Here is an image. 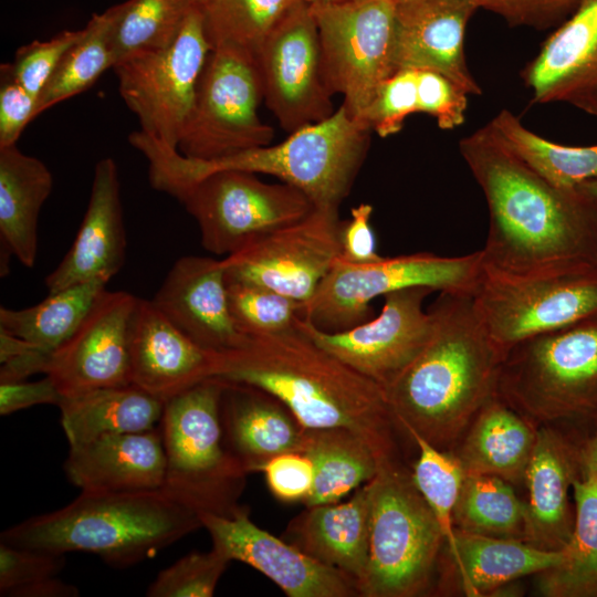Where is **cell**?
<instances>
[{
    "label": "cell",
    "mask_w": 597,
    "mask_h": 597,
    "mask_svg": "<svg viewBox=\"0 0 597 597\" xmlns=\"http://www.w3.org/2000/svg\"><path fill=\"white\" fill-rule=\"evenodd\" d=\"M459 150L490 216L485 265L511 273L597 269V196L552 184L486 124Z\"/></svg>",
    "instance_id": "6da1fadb"
},
{
    "label": "cell",
    "mask_w": 597,
    "mask_h": 597,
    "mask_svg": "<svg viewBox=\"0 0 597 597\" xmlns=\"http://www.w3.org/2000/svg\"><path fill=\"white\" fill-rule=\"evenodd\" d=\"M214 377L269 392L306 429L344 428L359 434L379 463L409 464L405 447L415 441L386 389L318 346L296 324L248 336L242 347L218 353Z\"/></svg>",
    "instance_id": "7a4b0ae2"
},
{
    "label": "cell",
    "mask_w": 597,
    "mask_h": 597,
    "mask_svg": "<svg viewBox=\"0 0 597 597\" xmlns=\"http://www.w3.org/2000/svg\"><path fill=\"white\" fill-rule=\"evenodd\" d=\"M428 310L430 338L386 394L408 433L451 453L496 396L506 352L489 335L471 293L440 292Z\"/></svg>",
    "instance_id": "3957f363"
},
{
    "label": "cell",
    "mask_w": 597,
    "mask_h": 597,
    "mask_svg": "<svg viewBox=\"0 0 597 597\" xmlns=\"http://www.w3.org/2000/svg\"><path fill=\"white\" fill-rule=\"evenodd\" d=\"M202 527L199 514L163 489L88 492L52 512L1 532L0 541L65 555H97L113 567H129Z\"/></svg>",
    "instance_id": "277c9868"
},
{
    "label": "cell",
    "mask_w": 597,
    "mask_h": 597,
    "mask_svg": "<svg viewBox=\"0 0 597 597\" xmlns=\"http://www.w3.org/2000/svg\"><path fill=\"white\" fill-rule=\"evenodd\" d=\"M371 129L342 103L327 118L297 129L282 143L201 160L178 150L154 149L151 186L170 193L185 184L223 169L265 174L304 192L315 208H337L347 197L366 156Z\"/></svg>",
    "instance_id": "5b68a950"
},
{
    "label": "cell",
    "mask_w": 597,
    "mask_h": 597,
    "mask_svg": "<svg viewBox=\"0 0 597 597\" xmlns=\"http://www.w3.org/2000/svg\"><path fill=\"white\" fill-rule=\"evenodd\" d=\"M496 396L537 428H588L597 418V317L510 347Z\"/></svg>",
    "instance_id": "8992f818"
},
{
    "label": "cell",
    "mask_w": 597,
    "mask_h": 597,
    "mask_svg": "<svg viewBox=\"0 0 597 597\" xmlns=\"http://www.w3.org/2000/svg\"><path fill=\"white\" fill-rule=\"evenodd\" d=\"M226 381L210 377L165 401L163 490L199 513L232 516L249 474L228 449L220 402Z\"/></svg>",
    "instance_id": "52a82bcc"
},
{
    "label": "cell",
    "mask_w": 597,
    "mask_h": 597,
    "mask_svg": "<svg viewBox=\"0 0 597 597\" xmlns=\"http://www.w3.org/2000/svg\"><path fill=\"white\" fill-rule=\"evenodd\" d=\"M370 538L362 597H417L429 593L446 541L418 490L411 467L381 461L367 482Z\"/></svg>",
    "instance_id": "ba28073f"
},
{
    "label": "cell",
    "mask_w": 597,
    "mask_h": 597,
    "mask_svg": "<svg viewBox=\"0 0 597 597\" xmlns=\"http://www.w3.org/2000/svg\"><path fill=\"white\" fill-rule=\"evenodd\" d=\"M482 266L481 251L459 256L418 252L353 263L338 256L300 317L336 333L373 317L371 301L390 292L426 286L472 293Z\"/></svg>",
    "instance_id": "9c48e42d"
},
{
    "label": "cell",
    "mask_w": 597,
    "mask_h": 597,
    "mask_svg": "<svg viewBox=\"0 0 597 597\" xmlns=\"http://www.w3.org/2000/svg\"><path fill=\"white\" fill-rule=\"evenodd\" d=\"M474 307L503 349L597 317V269L511 273L485 265L472 291Z\"/></svg>",
    "instance_id": "30bf717a"
},
{
    "label": "cell",
    "mask_w": 597,
    "mask_h": 597,
    "mask_svg": "<svg viewBox=\"0 0 597 597\" xmlns=\"http://www.w3.org/2000/svg\"><path fill=\"white\" fill-rule=\"evenodd\" d=\"M211 49L201 7L196 3L169 44L134 52L112 67L119 95L137 116L139 130L166 149L178 150Z\"/></svg>",
    "instance_id": "8fae6325"
},
{
    "label": "cell",
    "mask_w": 597,
    "mask_h": 597,
    "mask_svg": "<svg viewBox=\"0 0 597 597\" xmlns=\"http://www.w3.org/2000/svg\"><path fill=\"white\" fill-rule=\"evenodd\" d=\"M196 220L203 249L229 255L248 243L295 223L315 206L296 187L268 184L256 174L223 169L170 193Z\"/></svg>",
    "instance_id": "7c38bea8"
},
{
    "label": "cell",
    "mask_w": 597,
    "mask_h": 597,
    "mask_svg": "<svg viewBox=\"0 0 597 597\" xmlns=\"http://www.w3.org/2000/svg\"><path fill=\"white\" fill-rule=\"evenodd\" d=\"M262 100L255 57L234 46L212 48L178 149L186 157L211 160L270 145L274 130L258 115Z\"/></svg>",
    "instance_id": "4fadbf2b"
},
{
    "label": "cell",
    "mask_w": 597,
    "mask_h": 597,
    "mask_svg": "<svg viewBox=\"0 0 597 597\" xmlns=\"http://www.w3.org/2000/svg\"><path fill=\"white\" fill-rule=\"evenodd\" d=\"M308 3L318 30L325 84L332 95H343L348 112L363 122L380 86L396 72V1Z\"/></svg>",
    "instance_id": "5bb4252c"
},
{
    "label": "cell",
    "mask_w": 597,
    "mask_h": 597,
    "mask_svg": "<svg viewBox=\"0 0 597 597\" xmlns=\"http://www.w3.org/2000/svg\"><path fill=\"white\" fill-rule=\"evenodd\" d=\"M339 232L337 208H314L227 255L226 281L264 287L304 305L341 255Z\"/></svg>",
    "instance_id": "9a60e30c"
},
{
    "label": "cell",
    "mask_w": 597,
    "mask_h": 597,
    "mask_svg": "<svg viewBox=\"0 0 597 597\" xmlns=\"http://www.w3.org/2000/svg\"><path fill=\"white\" fill-rule=\"evenodd\" d=\"M263 101L289 134L329 117L318 30L307 0L270 32L255 55Z\"/></svg>",
    "instance_id": "2e32d148"
},
{
    "label": "cell",
    "mask_w": 597,
    "mask_h": 597,
    "mask_svg": "<svg viewBox=\"0 0 597 597\" xmlns=\"http://www.w3.org/2000/svg\"><path fill=\"white\" fill-rule=\"evenodd\" d=\"M430 287L413 286L384 295L378 316L353 328L328 333L297 317L296 326L318 346L385 389L418 357L432 332L423 302Z\"/></svg>",
    "instance_id": "e0dca14e"
},
{
    "label": "cell",
    "mask_w": 597,
    "mask_h": 597,
    "mask_svg": "<svg viewBox=\"0 0 597 597\" xmlns=\"http://www.w3.org/2000/svg\"><path fill=\"white\" fill-rule=\"evenodd\" d=\"M136 302L128 292L105 289L75 332L51 354L44 375L63 397L132 384L128 332Z\"/></svg>",
    "instance_id": "ac0fdd59"
},
{
    "label": "cell",
    "mask_w": 597,
    "mask_h": 597,
    "mask_svg": "<svg viewBox=\"0 0 597 597\" xmlns=\"http://www.w3.org/2000/svg\"><path fill=\"white\" fill-rule=\"evenodd\" d=\"M199 517L212 547L255 568L289 597H362L353 578L260 528L245 507L232 516L199 513Z\"/></svg>",
    "instance_id": "d6986e66"
},
{
    "label": "cell",
    "mask_w": 597,
    "mask_h": 597,
    "mask_svg": "<svg viewBox=\"0 0 597 597\" xmlns=\"http://www.w3.org/2000/svg\"><path fill=\"white\" fill-rule=\"evenodd\" d=\"M583 430L570 426H541L530 460L524 488L527 490L526 538L532 546L561 551L575 525L570 500L576 480L583 478L580 440Z\"/></svg>",
    "instance_id": "ffe728a7"
},
{
    "label": "cell",
    "mask_w": 597,
    "mask_h": 597,
    "mask_svg": "<svg viewBox=\"0 0 597 597\" xmlns=\"http://www.w3.org/2000/svg\"><path fill=\"white\" fill-rule=\"evenodd\" d=\"M151 302L176 328L203 349L227 353L248 341L230 314L222 260L198 255L179 258Z\"/></svg>",
    "instance_id": "44dd1931"
},
{
    "label": "cell",
    "mask_w": 597,
    "mask_h": 597,
    "mask_svg": "<svg viewBox=\"0 0 597 597\" xmlns=\"http://www.w3.org/2000/svg\"><path fill=\"white\" fill-rule=\"evenodd\" d=\"M478 8L470 0H406L396 2L394 64L440 73L468 95L482 93L464 55V33Z\"/></svg>",
    "instance_id": "7402d4cb"
},
{
    "label": "cell",
    "mask_w": 597,
    "mask_h": 597,
    "mask_svg": "<svg viewBox=\"0 0 597 597\" xmlns=\"http://www.w3.org/2000/svg\"><path fill=\"white\" fill-rule=\"evenodd\" d=\"M522 77L534 103H566L597 117V0H582Z\"/></svg>",
    "instance_id": "603a6c76"
},
{
    "label": "cell",
    "mask_w": 597,
    "mask_h": 597,
    "mask_svg": "<svg viewBox=\"0 0 597 597\" xmlns=\"http://www.w3.org/2000/svg\"><path fill=\"white\" fill-rule=\"evenodd\" d=\"M132 384L164 402L214 377L218 354L176 328L151 300L137 297L128 332Z\"/></svg>",
    "instance_id": "cb8c5ba5"
},
{
    "label": "cell",
    "mask_w": 597,
    "mask_h": 597,
    "mask_svg": "<svg viewBox=\"0 0 597 597\" xmlns=\"http://www.w3.org/2000/svg\"><path fill=\"white\" fill-rule=\"evenodd\" d=\"M126 247L118 168L106 157L95 165L87 209L72 247L45 277L49 293L93 280L108 283L125 262Z\"/></svg>",
    "instance_id": "d4e9b609"
},
{
    "label": "cell",
    "mask_w": 597,
    "mask_h": 597,
    "mask_svg": "<svg viewBox=\"0 0 597 597\" xmlns=\"http://www.w3.org/2000/svg\"><path fill=\"white\" fill-rule=\"evenodd\" d=\"M63 469L69 481L81 491L160 490L166 471L160 428L108 434L70 446Z\"/></svg>",
    "instance_id": "484cf974"
},
{
    "label": "cell",
    "mask_w": 597,
    "mask_h": 597,
    "mask_svg": "<svg viewBox=\"0 0 597 597\" xmlns=\"http://www.w3.org/2000/svg\"><path fill=\"white\" fill-rule=\"evenodd\" d=\"M224 381V441L248 473L262 471L279 454L302 452L305 428L284 404L253 386Z\"/></svg>",
    "instance_id": "4316f807"
},
{
    "label": "cell",
    "mask_w": 597,
    "mask_h": 597,
    "mask_svg": "<svg viewBox=\"0 0 597 597\" xmlns=\"http://www.w3.org/2000/svg\"><path fill=\"white\" fill-rule=\"evenodd\" d=\"M284 535L305 554L348 575L360 590L369 561L368 484L356 489L346 502L306 506Z\"/></svg>",
    "instance_id": "83f0119b"
},
{
    "label": "cell",
    "mask_w": 597,
    "mask_h": 597,
    "mask_svg": "<svg viewBox=\"0 0 597 597\" xmlns=\"http://www.w3.org/2000/svg\"><path fill=\"white\" fill-rule=\"evenodd\" d=\"M53 187L46 165L22 153L17 144L0 147V244L1 276L8 258L32 268L38 254V221Z\"/></svg>",
    "instance_id": "f1b7e54d"
},
{
    "label": "cell",
    "mask_w": 597,
    "mask_h": 597,
    "mask_svg": "<svg viewBox=\"0 0 597 597\" xmlns=\"http://www.w3.org/2000/svg\"><path fill=\"white\" fill-rule=\"evenodd\" d=\"M537 427L493 397L475 416L451 452L463 472L489 474L523 486Z\"/></svg>",
    "instance_id": "f546056e"
},
{
    "label": "cell",
    "mask_w": 597,
    "mask_h": 597,
    "mask_svg": "<svg viewBox=\"0 0 597 597\" xmlns=\"http://www.w3.org/2000/svg\"><path fill=\"white\" fill-rule=\"evenodd\" d=\"M165 402L134 384L63 397L61 423L70 446L96 438L140 432L160 422Z\"/></svg>",
    "instance_id": "4dcf8cb0"
},
{
    "label": "cell",
    "mask_w": 597,
    "mask_h": 597,
    "mask_svg": "<svg viewBox=\"0 0 597 597\" xmlns=\"http://www.w3.org/2000/svg\"><path fill=\"white\" fill-rule=\"evenodd\" d=\"M457 549L449 555L464 595L479 597L527 575L557 566L563 549L545 551L509 538L455 530Z\"/></svg>",
    "instance_id": "1f68e13d"
},
{
    "label": "cell",
    "mask_w": 597,
    "mask_h": 597,
    "mask_svg": "<svg viewBox=\"0 0 597 597\" xmlns=\"http://www.w3.org/2000/svg\"><path fill=\"white\" fill-rule=\"evenodd\" d=\"M302 453L314 468V482L303 502L305 506L339 502L369 482L379 465L368 442L344 428H305Z\"/></svg>",
    "instance_id": "d6a6232c"
},
{
    "label": "cell",
    "mask_w": 597,
    "mask_h": 597,
    "mask_svg": "<svg viewBox=\"0 0 597 597\" xmlns=\"http://www.w3.org/2000/svg\"><path fill=\"white\" fill-rule=\"evenodd\" d=\"M575 525L562 562L538 575L548 597H597V479L587 474L573 486Z\"/></svg>",
    "instance_id": "836d02e7"
},
{
    "label": "cell",
    "mask_w": 597,
    "mask_h": 597,
    "mask_svg": "<svg viewBox=\"0 0 597 597\" xmlns=\"http://www.w3.org/2000/svg\"><path fill=\"white\" fill-rule=\"evenodd\" d=\"M106 284L102 280L75 284L27 308L1 306L0 328L53 353L80 326Z\"/></svg>",
    "instance_id": "e575fe53"
},
{
    "label": "cell",
    "mask_w": 597,
    "mask_h": 597,
    "mask_svg": "<svg viewBox=\"0 0 597 597\" xmlns=\"http://www.w3.org/2000/svg\"><path fill=\"white\" fill-rule=\"evenodd\" d=\"M505 146L531 168L561 187H577L597 178V145L566 146L533 133L510 111L489 123Z\"/></svg>",
    "instance_id": "d590c367"
},
{
    "label": "cell",
    "mask_w": 597,
    "mask_h": 597,
    "mask_svg": "<svg viewBox=\"0 0 597 597\" xmlns=\"http://www.w3.org/2000/svg\"><path fill=\"white\" fill-rule=\"evenodd\" d=\"M453 524L464 532L525 542V503L501 478L464 473Z\"/></svg>",
    "instance_id": "8d00e7d4"
},
{
    "label": "cell",
    "mask_w": 597,
    "mask_h": 597,
    "mask_svg": "<svg viewBox=\"0 0 597 597\" xmlns=\"http://www.w3.org/2000/svg\"><path fill=\"white\" fill-rule=\"evenodd\" d=\"M123 3L95 13L64 54L38 98L36 115L94 85L114 65L112 36Z\"/></svg>",
    "instance_id": "74e56055"
},
{
    "label": "cell",
    "mask_w": 597,
    "mask_h": 597,
    "mask_svg": "<svg viewBox=\"0 0 597 597\" xmlns=\"http://www.w3.org/2000/svg\"><path fill=\"white\" fill-rule=\"evenodd\" d=\"M305 0H205L200 6L212 48H239L254 57L265 38Z\"/></svg>",
    "instance_id": "f35d334b"
},
{
    "label": "cell",
    "mask_w": 597,
    "mask_h": 597,
    "mask_svg": "<svg viewBox=\"0 0 597 597\" xmlns=\"http://www.w3.org/2000/svg\"><path fill=\"white\" fill-rule=\"evenodd\" d=\"M193 4L195 0L123 2L112 36L114 64L134 52L169 44Z\"/></svg>",
    "instance_id": "ab89813d"
},
{
    "label": "cell",
    "mask_w": 597,
    "mask_h": 597,
    "mask_svg": "<svg viewBox=\"0 0 597 597\" xmlns=\"http://www.w3.org/2000/svg\"><path fill=\"white\" fill-rule=\"evenodd\" d=\"M418 453L412 463L413 481L433 512L446 541V549H457L453 511L459 498L464 472L457 459L440 451L415 432H409Z\"/></svg>",
    "instance_id": "60d3db41"
},
{
    "label": "cell",
    "mask_w": 597,
    "mask_h": 597,
    "mask_svg": "<svg viewBox=\"0 0 597 597\" xmlns=\"http://www.w3.org/2000/svg\"><path fill=\"white\" fill-rule=\"evenodd\" d=\"M65 555L14 546L0 541V596L76 597V586L59 578Z\"/></svg>",
    "instance_id": "b9f144b4"
},
{
    "label": "cell",
    "mask_w": 597,
    "mask_h": 597,
    "mask_svg": "<svg viewBox=\"0 0 597 597\" xmlns=\"http://www.w3.org/2000/svg\"><path fill=\"white\" fill-rule=\"evenodd\" d=\"M227 294L233 323L247 336L293 327L302 307L280 293L244 283L227 282Z\"/></svg>",
    "instance_id": "7bdbcfd3"
},
{
    "label": "cell",
    "mask_w": 597,
    "mask_h": 597,
    "mask_svg": "<svg viewBox=\"0 0 597 597\" xmlns=\"http://www.w3.org/2000/svg\"><path fill=\"white\" fill-rule=\"evenodd\" d=\"M231 561L214 547L191 552L160 570L148 586V597H211Z\"/></svg>",
    "instance_id": "ee69618b"
},
{
    "label": "cell",
    "mask_w": 597,
    "mask_h": 597,
    "mask_svg": "<svg viewBox=\"0 0 597 597\" xmlns=\"http://www.w3.org/2000/svg\"><path fill=\"white\" fill-rule=\"evenodd\" d=\"M413 113H418L417 70L402 69L383 83L363 122L384 138L397 134Z\"/></svg>",
    "instance_id": "f6af8a7d"
},
{
    "label": "cell",
    "mask_w": 597,
    "mask_h": 597,
    "mask_svg": "<svg viewBox=\"0 0 597 597\" xmlns=\"http://www.w3.org/2000/svg\"><path fill=\"white\" fill-rule=\"evenodd\" d=\"M82 30H65L46 41L34 40L18 49L10 63L14 77L39 98L60 61L81 38Z\"/></svg>",
    "instance_id": "bcb514c9"
},
{
    "label": "cell",
    "mask_w": 597,
    "mask_h": 597,
    "mask_svg": "<svg viewBox=\"0 0 597 597\" xmlns=\"http://www.w3.org/2000/svg\"><path fill=\"white\" fill-rule=\"evenodd\" d=\"M418 113L434 117L439 128L454 129L463 124L468 94L447 76L417 70Z\"/></svg>",
    "instance_id": "7dc6e473"
},
{
    "label": "cell",
    "mask_w": 597,
    "mask_h": 597,
    "mask_svg": "<svg viewBox=\"0 0 597 597\" xmlns=\"http://www.w3.org/2000/svg\"><path fill=\"white\" fill-rule=\"evenodd\" d=\"M503 18L511 27L545 30L558 27L577 9L582 0H470Z\"/></svg>",
    "instance_id": "c3c4849f"
},
{
    "label": "cell",
    "mask_w": 597,
    "mask_h": 597,
    "mask_svg": "<svg viewBox=\"0 0 597 597\" xmlns=\"http://www.w3.org/2000/svg\"><path fill=\"white\" fill-rule=\"evenodd\" d=\"M38 97L14 77L11 64L0 66V147L17 144L36 115Z\"/></svg>",
    "instance_id": "681fc988"
},
{
    "label": "cell",
    "mask_w": 597,
    "mask_h": 597,
    "mask_svg": "<svg viewBox=\"0 0 597 597\" xmlns=\"http://www.w3.org/2000/svg\"><path fill=\"white\" fill-rule=\"evenodd\" d=\"M270 492L282 502H304L314 482V468L302 452H286L271 459L263 468Z\"/></svg>",
    "instance_id": "f907efd6"
},
{
    "label": "cell",
    "mask_w": 597,
    "mask_h": 597,
    "mask_svg": "<svg viewBox=\"0 0 597 597\" xmlns=\"http://www.w3.org/2000/svg\"><path fill=\"white\" fill-rule=\"evenodd\" d=\"M51 352L0 328V383L45 374Z\"/></svg>",
    "instance_id": "816d5d0a"
},
{
    "label": "cell",
    "mask_w": 597,
    "mask_h": 597,
    "mask_svg": "<svg viewBox=\"0 0 597 597\" xmlns=\"http://www.w3.org/2000/svg\"><path fill=\"white\" fill-rule=\"evenodd\" d=\"M373 206L360 203L350 211L349 220L341 221V258L353 263L379 259L375 233L370 223Z\"/></svg>",
    "instance_id": "f5cc1de1"
},
{
    "label": "cell",
    "mask_w": 597,
    "mask_h": 597,
    "mask_svg": "<svg viewBox=\"0 0 597 597\" xmlns=\"http://www.w3.org/2000/svg\"><path fill=\"white\" fill-rule=\"evenodd\" d=\"M62 398L54 381L46 375L36 381L0 383V415L8 416L36 405L59 406Z\"/></svg>",
    "instance_id": "db71d44e"
},
{
    "label": "cell",
    "mask_w": 597,
    "mask_h": 597,
    "mask_svg": "<svg viewBox=\"0 0 597 597\" xmlns=\"http://www.w3.org/2000/svg\"><path fill=\"white\" fill-rule=\"evenodd\" d=\"M579 455L583 478L593 474L597 479V426L583 431Z\"/></svg>",
    "instance_id": "11a10c76"
},
{
    "label": "cell",
    "mask_w": 597,
    "mask_h": 597,
    "mask_svg": "<svg viewBox=\"0 0 597 597\" xmlns=\"http://www.w3.org/2000/svg\"><path fill=\"white\" fill-rule=\"evenodd\" d=\"M578 186L597 196V178L584 181Z\"/></svg>",
    "instance_id": "9f6ffc18"
},
{
    "label": "cell",
    "mask_w": 597,
    "mask_h": 597,
    "mask_svg": "<svg viewBox=\"0 0 597 597\" xmlns=\"http://www.w3.org/2000/svg\"><path fill=\"white\" fill-rule=\"evenodd\" d=\"M195 2L201 6L205 2V0H195Z\"/></svg>",
    "instance_id": "6f0895ef"
},
{
    "label": "cell",
    "mask_w": 597,
    "mask_h": 597,
    "mask_svg": "<svg viewBox=\"0 0 597 597\" xmlns=\"http://www.w3.org/2000/svg\"><path fill=\"white\" fill-rule=\"evenodd\" d=\"M308 2H314V1H336V0H307Z\"/></svg>",
    "instance_id": "680465c9"
},
{
    "label": "cell",
    "mask_w": 597,
    "mask_h": 597,
    "mask_svg": "<svg viewBox=\"0 0 597 597\" xmlns=\"http://www.w3.org/2000/svg\"><path fill=\"white\" fill-rule=\"evenodd\" d=\"M597 426V418L595 419V421L591 423V427H595Z\"/></svg>",
    "instance_id": "91938a15"
},
{
    "label": "cell",
    "mask_w": 597,
    "mask_h": 597,
    "mask_svg": "<svg viewBox=\"0 0 597 597\" xmlns=\"http://www.w3.org/2000/svg\"><path fill=\"white\" fill-rule=\"evenodd\" d=\"M396 2H399V1H406V0H395Z\"/></svg>",
    "instance_id": "94428289"
}]
</instances>
